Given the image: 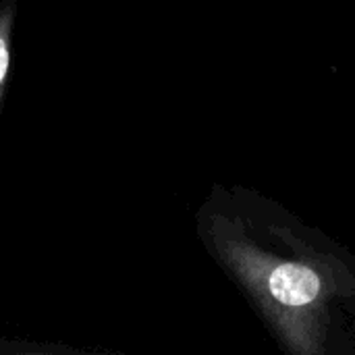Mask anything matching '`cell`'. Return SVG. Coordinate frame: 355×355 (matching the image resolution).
I'll list each match as a JSON object with an SVG mask.
<instances>
[{
    "label": "cell",
    "mask_w": 355,
    "mask_h": 355,
    "mask_svg": "<svg viewBox=\"0 0 355 355\" xmlns=\"http://www.w3.org/2000/svg\"><path fill=\"white\" fill-rule=\"evenodd\" d=\"M264 287L268 297L281 308H308L318 302L322 283L312 268L283 262L268 270Z\"/></svg>",
    "instance_id": "cell-1"
},
{
    "label": "cell",
    "mask_w": 355,
    "mask_h": 355,
    "mask_svg": "<svg viewBox=\"0 0 355 355\" xmlns=\"http://www.w3.org/2000/svg\"><path fill=\"white\" fill-rule=\"evenodd\" d=\"M8 62H10V52H8L6 40L0 35V83H2V81H4V77H6Z\"/></svg>",
    "instance_id": "cell-2"
}]
</instances>
